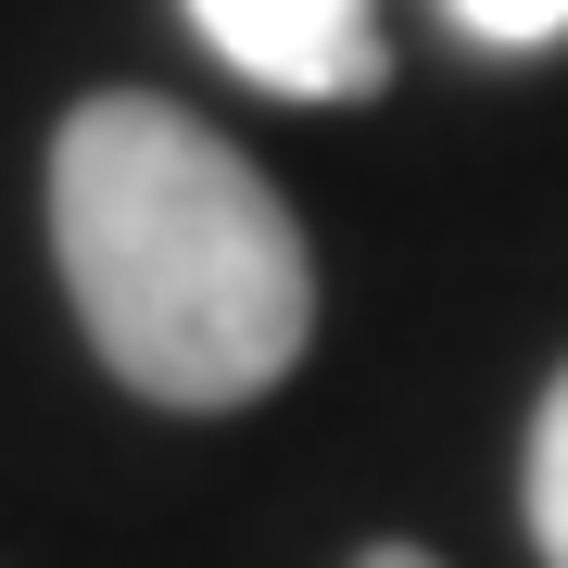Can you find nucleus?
I'll use <instances>...</instances> for the list:
<instances>
[{
    "label": "nucleus",
    "mask_w": 568,
    "mask_h": 568,
    "mask_svg": "<svg viewBox=\"0 0 568 568\" xmlns=\"http://www.w3.org/2000/svg\"><path fill=\"white\" fill-rule=\"evenodd\" d=\"M190 26L215 39L227 77L278 89V102H366L392 77L379 0H190Z\"/></svg>",
    "instance_id": "2"
},
{
    "label": "nucleus",
    "mask_w": 568,
    "mask_h": 568,
    "mask_svg": "<svg viewBox=\"0 0 568 568\" xmlns=\"http://www.w3.org/2000/svg\"><path fill=\"white\" fill-rule=\"evenodd\" d=\"M480 51H556L568 39V0H443Z\"/></svg>",
    "instance_id": "4"
},
{
    "label": "nucleus",
    "mask_w": 568,
    "mask_h": 568,
    "mask_svg": "<svg viewBox=\"0 0 568 568\" xmlns=\"http://www.w3.org/2000/svg\"><path fill=\"white\" fill-rule=\"evenodd\" d=\"M530 544H544V568H568V366L530 417Z\"/></svg>",
    "instance_id": "3"
},
{
    "label": "nucleus",
    "mask_w": 568,
    "mask_h": 568,
    "mask_svg": "<svg viewBox=\"0 0 568 568\" xmlns=\"http://www.w3.org/2000/svg\"><path fill=\"white\" fill-rule=\"evenodd\" d=\"M51 253L77 328L140 405L227 417L316 342L304 215L265 190L253 152L152 89H102L51 126Z\"/></svg>",
    "instance_id": "1"
},
{
    "label": "nucleus",
    "mask_w": 568,
    "mask_h": 568,
    "mask_svg": "<svg viewBox=\"0 0 568 568\" xmlns=\"http://www.w3.org/2000/svg\"><path fill=\"white\" fill-rule=\"evenodd\" d=\"M354 568H443V556H417V544H379V556H354Z\"/></svg>",
    "instance_id": "5"
}]
</instances>
